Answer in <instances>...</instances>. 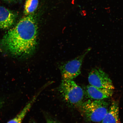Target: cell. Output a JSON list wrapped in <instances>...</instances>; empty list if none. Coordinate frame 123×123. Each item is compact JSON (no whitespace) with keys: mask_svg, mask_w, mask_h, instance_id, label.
Returning a JSON list of instances; mask_svg holds the SVG:
<instances>
[{"mask_svg":"<svg viewBox=\"0 0 123 123\" xmlns=\"http://www.w3.org/2000/svg\"><path fill=\"white\" fill-rule=\"evenodd\" d=\"M34 13L25 15L0 40V50L14 56H27L37 44L38 27Z\"/></svg>","mask_w":123,"mask_h":123,"instance_id":"1","label":"cell"},{"mask_svg":"<svg viewBox=\"0 0 123 123\" xmlns=\"http://www.w3.org/2000/svg\"><path fill=\"white\" fill-rule=\"evenodd\" d=\"M79 107L86 119L94 123H100L109 108L108 103L104 100H88L83 102Z\"/></svg>","mask_w":123,"mask_h":123,"instance_id":"2","label":"cell"},{"mask_svg":"<svg viewBox=\"0 0 123 123\" xmlns=\"http://www.w3.org/2000/svg\"><path fill=\"white\" fill-rule=\"evenodd\" d=\"M59 91L64 100L69 104L79 107L82 103L84 91L73 80L62 79Z\"/></svg>","mask_w":123,"mask_h":123,"instance_id":"3","label":"cell"},{"mask_svg":"<svg viewBox=\"0 0 123 123\" xmlns=\"http://www.w3.org/2000/svg\"><path fill=\"white\" fill-rule=\"evenodd\" d=\"M91 49L90 48L86 49L82 54L61 66L60 69L62 79L73 80L80 74L83 61Z\"/></svg>","mask_w":123,"mask_h":123,"instance_id":"4","label":"cell"},{"mask_svg":"<svg viewBox=\"0 0 123 123\" xmlns=\"http://www.w3.org/2000/svg\"><path fill=\"white\" fill-rule=\"evenodd\" d=\"M88 81L90 85L98 88L113 90L115 89L109 75L100 68L92 69L89 74Z\"/></svg>","mask_w":123,"mask_h":123,"instance_id":"5","label":"cell"},{"mask_svg":"<svg viewBox=\"0 0 123 123\" xmlns=\"http://www.w3.org/2000/svg\"><path fill=\"white\" fill-rule=\"evenodd\" d=\"M86 95L91 99L104 100L110 98L113 94V90L101 88L89 85L86 87Z\"/></svg>","mask_w":123,"mask_h":123,"instance_id":"6","label":"cell"},{"mask_svg":"<svg viewBox=\"0 0 123 123\" xmlns=\"http://www.w3.org/2000/svg\"><path fill=\"white\" fill-rule=\"evenodd\" d=\"M17 15L15 12L0 6V29H7L15 24Z\"/></svg>","mask_w":123,"mask_h":123,"instance_id":"7","label":"cell"},{"mask_svg":"<svg viewBox=\"0 0 123 123\" xmlns=\"http://www.w3.org/2000/svg\"><path fill=\"white\" fill-rule=\"evenodd\" d=\"M100 123H120L119 104L117 101H112L106 114Z\"/></svg>","mask_w":123,"mask_h":123,"instance_id":"8","label":"cell"},{"mask_svg":"<svg viewBox=\"0 0 123 123\" xmlns=\"http://www.w3.org/2000/svg\"><path fill=\"white\" fill-rule=\"evenodd\" d=\"M39 92L36 95L34 96L32 99L26 105L24 108L20 112L18 115L13 119L10 120L7 123H22L26 115L27 114L32 106V105L36 101L38 96L39 94Z\"/></svg>","mask_w":123,"mask_h":123,"instance_id":"9","label":"cell"},{"mask_svg":"<svg viewBox=\"0 0 123 123\" xmlns=\"http://www.w3.org/2000/svg\"><path fill=\"white\" fill-rule=\"evenodd\" d=\"M38 4V0H26L24 7L25 15H28L34 13Z\"/></svg>","mask_w":123,"mask_h":123,"instance_id":"10","label":"cell"},{"mask_svg":"<svg viewBox=\"0 0 123 123\" xmlns=\"http://www.w3.org/2000/svg\"><path fill=\"white\" fill-rule=\"evenodd\" d=\"M47 123H59L56 121L53 120H48Z\"/></svg>","mask_w":123,"mask_h":123,"instance_id":"11","label":"cell"},{"mask_svg":"<svg viewBox=\"0 0 123 123\" xmlns=\"http://www.w3.org/2000/svg\"><path fill=\"white\" fill-rule=\"evenodd\" d=\"M4 1L9 2H15L18 0H4Z\"/></svg>","mask_w":123,"mask_h":123,"instance_id":"12","label":"cell"},{"mask_svg":"<svg viewBox=\"0 0 123 123\" xmlns=\"http://www.w3.org/2000/svg\"><path fill=\"white\" fill-rule=\"evenodd\" d=\"M3 103V102L2 100L0 99V109L2 107Z\"/></svg>","mask_w":123,"mask_h":123,"instance_id":"13","label":"cell"},{"mask_svg":"<svg viewBox=\"0 0 123 123\" xmlns=\"http://www.w3.org/2000/svg\"><path fill=\"white\" fill-rule=\"evenodd\" d=\"M34 123V122H33V123Z\"/></svg>","mask_w":123,"mask_h":123,"instance_id":"14","label":"cell"}]
</instances>
